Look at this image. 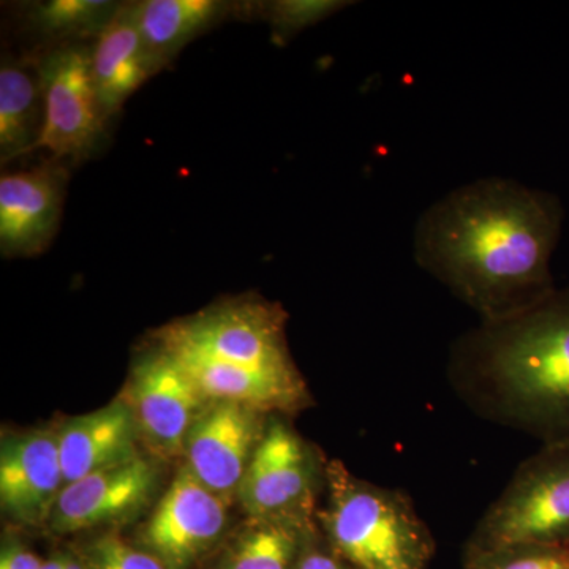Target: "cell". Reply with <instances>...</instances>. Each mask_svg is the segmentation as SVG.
I'll use <instances>...</instances> for the list:
<instances>
[{
	"instance_id": "6da1fadb",
	"label": "cell",
	"mask_w": 569,
	"mask_h": 569,
	"mask_svg": "<svg viewBox=\"0 0 569 569\" xmlns=\"http://www.w3.org/2000/svg\"><path fill=\"white\" fill-rule=\"evenodd\" d=\"M563 220L557 194L500 176L478 179L419 216L415 261L481 321L503 320L556 290L550 263Z\"/></svg>"
},
{
	"instance_id": "7a4b0ae2",
	"label": "cell",
	"mask_w": 569,
	"mask_h": 569,
	"mask_svg": "<svg viewBox=\"0 0 569 569\" xmlns=\"http://www.w3.org/2000/svg\"><path fill=\"white\" fill-rule=\"evenodd\" d=\"M452 391L477 417L545 445H569V287L449 348Z\"/></svg>"
},
{
	"instance_id": "3957f363",
	"label": "cell",
	"mask_w": 569,
	"mask_h": 569,
	"mask_svg": "<svg viewBox=\"0 0 569 569\" xmlns=\"http://www.w3.org/2000/svg\"><path fill=\"white\" fill-rule=\"evenodd\" d=\"M326 468L321 522L340 559L353 569H429L436 541L406 493L355 478L340 462Z\"/></svg>"
},
{
	"instance_id": "277c9868",
	"label": "cell",
	"mask_w": 569,
	"mask_h": 569,
	"mask_svg": "<svg viewBox=\"0 0 569 569\" xmlns=\"http://www.w3.org/2000/svg\"><path fill=\"white\" fill-rule=\"evenodd\" d=\"M523 545L569 546V445H545L523 460L466 546Z\"/></svg>"
},
{
	"instance_id": "5b68a950",
	"label": "cell",
	"mask_w": 569,
	"mask_h": 569,
	"mask_svg": "<svg viewBox=\"0 0 569 569\" xmlns=\"http://www.w3.org/2000/svg\"><path fill=\"white\" fill-rule=\"evenodd\" d=\"M284 323L287 316L279 306L236 302L168 326L160 336V348L271 376L301 378L288 351Z\"/></svg>"
},
{
	"instance_id": "8992f818",
	"label": "cell",
	"mask_w": 569,
	"mask_h": 569,
	"mask_svg": "<svg viewBox=\"0 0 569 569\" xmlns=\"http://www.w3.org/2000/svg\"><path fill=\"white\" fill-rule=\"evenodd\" d=\"M321 463L290 425L272 419L254 449L238 498L254 522L312 526Z\"/></svg>"
},
{
	"instance_id": "52a82bcc",
	"label": "cell",
	"mask_w": 569,
	"mask_h": 569,
	"mask_svg": "<svg viewBox=\"0 0 569 569\" xmlns=\"http://www.w3.org/2000/svg\"><path fill=\"white\" fill-rule=\"evenodd\" d=\"M41 129L36 149L54 160L74 162L91 157L104 137L107 114L97 96L91 71V51L59 48L39 66Z\"/></svg>"
},
{
	"instance_id": "ba28073f",
	"label": "cell",
	"mask_w": 569,
	"mask_h": 569,
	"mask_svg": "<svg viewBox=\"0 0 569 569\" xmlns=\"http://www.w3.org/2000/svg\"><path fill=\"white\" fill-rule=\"evenodd\" d=\"M206 396L189 373L163 350L134 366L123 402L132 410L138 430L164 456H178L206 407Z\"/></svg>"
},
{
	"instance_id": "9c48e42d",
	"label": "cell",
	"mask_w": 569,
	"mask_h": 569,
	"mask_svg": "<svg viewBox=\"0 0 569 569\" xmlns=\"http://www.w3.org/2000/svg\"><path fill=\"white\" fill-rule=\"evenodd\" d=\"M227 520V500L186 466L160 498L142 539L168 568L187 569L219 541Z\"/></svg>"
},
{
	"instance_id": "30bf717a",
	"label": "cell",
	"mask_w": 569,
	"mask_h": 569,
	"mask_svg": "<svg viewBox=\"0 0 569 569\" xmlns=\"http://www.w3.org/2000/svg\"><path fill=\"white\" fill-rule=\"evenodd\" d=\"M264 429L263 411L241 403L211 402L187 437V467L224 500L238 496Z\"/></svg>"
},
{
	"instance_id": "8fae6325",
	"label": "cell",
	"mask_w": 569,
	"mask_h": 569,
	"mask_svg": "<svg viewBox=\"0 0 569 569\" xmlns=\"http://www.w3.org/2000/svg\"><path fill=\"white\" fill-rule=\"evenodd\" d=\"M157 470L137 458L63 486L50 519L58 533H74L132 518L149 500Z\"/></svg>"
},
{
	"instance_id": "7c38bea8",
	"label": "cell",
	"mask_w": 569,
	"mask_h": 569,
	"mask_svg": "<svg viewBox=\"0 0 569 569\" xmlns=\"http://www.w3.org/2000/svg\"><path fill=\"white\" fill-rule=\"evenodd\" d=\"M69 176L58 164H41L0 178V249L6 257H33L50 246Z\"/></svg>"
},
{
	"instance_id": "4fadbf2b",
	"label": "cell",
	"mask_w": 569,
	"mask_h": 569,
	"mask_svg": "<svg viewBox=\"0 0 569 569\" xmlns=\"http://www.w3.org/2000/svg\"><path fill=\"white\" fill-rule=\"evenodd\" d=\"M58 433L36 430L3 438L0 449V503L26 526L50 520L63 489Z\"/></svg>"
},
{
	"instance_id": "5bb4252c",
	"label": "cell",
	"mask_w": 569,
	"mask_h": 569,
	"mask_svg": "<svg viewBox=\"0 0 569 569\" xmlns=\"http://www.w3.org/2000/svg\"><path fill=\"white\" fill-rule=\"evenodd\" d=\"M138 433L132 410L123 400L70 419L58 432L63 485L140 458Z\"/></svg>"
},
{
	"instance_id": "9a60e30c",
	"label": "cell",
	"mask_w": 569,
	"mask_h": 569,
	"mask_svg": "<svg viewBox=\"0 0 569 569\" xmlns=\"http://www.w3.org/2000/svg\"><path fill=\"white\" fill-rule=\"evenodd\" d=\"M91 71L97 96L107 118L118 114L123 103L159 73L138 28L137 7L122 3L91 51Z\"/></svg>"
},
{
	"instance_id": "2e32d148",
	"label": "cell",
	"mask_w": 569,
	"mask_h": 569,
	"mask_svg": "<svg viewBox=\"0 0 569 569\" xmlns=\"http://www.w3.org/2000/svg\"><path fill=\"white\" fill-rule=\"evenodd\" d=\"M134 7L146 50L159 71L228 10L217 0H144Z\"/></svg>"
},
{
	"instance_id": "e0dca14e",
	"label": "cell",
	"mask_w": 569,
	"mask_h": 569,
	"mask_svg": "<svg viewBox=\"0 0 569 569\" xmlns=\"http://www.w3.org/2000/svg\"><path fill=\"white\" fill-rule=\"evenodd\" d=\"M39 69L33 77L21 63L3 61L0 69V159L2 163L36 148L41 129Z\"/></svg>"
},
{
	"instance_id": "ac0fdd59",
	"label": "cell",
	"mask_w": 569,
	"mask_h": 569,
	"mask_svg": "<svg viewBox=\"0 0 569 569\" xmlns=\"http://www.w3.org/2000/svg\"><path fill=\"white\" fill-rule=\"evenodd\" d=\"M309 527L254 522L228 548L216 569H295Z\"/></svg>"
},
{
	"instance_id": "d6986e66",
	"label": "cell",
	"mask_w": 569,
	"mask_h": 569,
	"mask_svg": "<svg viewBox=\"0 0 569 569\" xmlns=\"http://www.w3.org/2000/svg\"><path fill=\"white\" fill-rule=\"evenodd\" d=\"M119 7L104 0H51L33 7L32 21L52 39H86L99 36Z\"/></svg>"
},
{
	"instance_id": "ffe728a7",
	"label": "cell",
	"mask_w": 569,
	"mask_h": 569,
	"mask_svg": "<svg viewBox=\"0 0 569 569\" xmlns=\"http://www.w3.org/2000/svg\"><path fill=\"white\" fill-rule=\"evenodd\" d=\"M463 569H569V546L463 549Z\"/></svg>"
},
{
	"instance_id": "44dd1931",
	"label": "cell",
	"mask_w": 569,
	"mask_h": 569,
	"mask_svg": "<svg viewBox=\"0 0 569 569\" xmlns=\"http://www.w3.org/2000/svg\"><path fill=\"white\" fill-rule=\"evenodd\" d=\"M346 0H276L263 7L264 20L271 24L279 44L288 43L299 32L328 20L337 11L347 9Z\"/></svg>"
},
{
	"instance_id": "7402d4cb",
	"label": "cell",
	"mask_w": 569,
	"mask_h": 569,
	"mask_svg": "<svg viewBox=\"0 0 569 569\" xmlns=\"http://www.w3.org/2000/svg\"><path fill=\"white\" fill-rule=\"evenodd\" d=\"M84 561L89 569H170L149 550L133 548L114 535L97 539Z\"/></svg>"
},
{
	"instance_id": "603a6c76",
	"label": "cell",
	"mask_w": 569,
	"mask_h": 569,
	"mask_svg": "<svg viewBox=\"0 0 569 569\" xmlns=\"http://www.w3.org/2000/svg\"><path fill=\"white\" fill-rule=\"evenodd\" d=\"M329 545V542H328ZM295 569H348L346 561L332 550L331 546L325 549L318 541L316 526L306 530L302 539L301 552L296 560Z\"/></svg>"
},
{
	"instance_id": "cb8c5ba5",
	"label": "cell",
	"mask_w": 569,
	"mask_h": 569,
	"mask_svg": "<svg viewBox=\"0 0 569 569\" xmlns=\"http://www.w3.org/2000/svg\"><path fill=\"white\" fill-rule=\"evenodd\" d=\"M41 565L43 561L21 545L6 546L0 556V569H40Z\"/></svg>"
},
{
	"instance_id": "d4e9b609",
	"label": "cell",
	"mask_w": 569,
	"mask_h": 569,
	"mask_svg": "<svg viewBox=\"0 0 569 569\" xmlns=\"http://www.w3.org/2000/svg\"><path fill=\"white\" fill-rule=\"evenodd\" d=\"M66 556L52 557V559L43 561L40 569H63Z\"/></svg>"
},
{
	"instance_id": "484cf974",
	"label": "cell",
	"mask_w": 569,
	"mask_h": 569,
	"mask_svg": "<svg viewBox=\"0 0 569 569\" xmlns=\"http://www.w3.org/2000/svg\"><path fill=\"white\" fill-rule=\"evenodd\" d=\"M63 569H89L84 560H78L77 557L66 556Z\"/></svg>"
}]
</instances>
